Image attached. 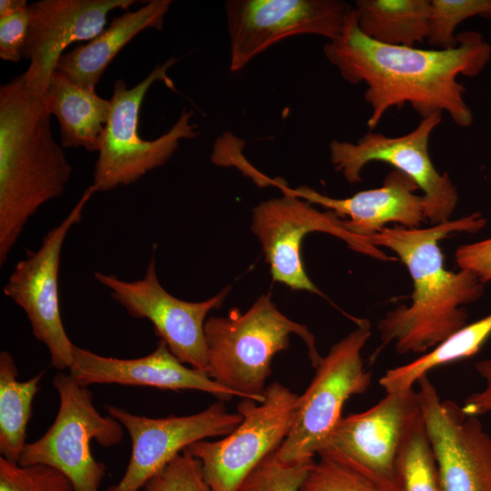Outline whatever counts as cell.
<instances>
[{"instance_id": "f1b7e54d", "label": "cell", "mask_w": 491, "mask_h": 491, "mask_svg": "<svg viewBox=\"0 0 491 491\" xmlns=\"http://www.w3.org/2000/svg\"><path fill=\"white\" fill-rule=\"evenodd\" d=\"M276 451L258 464L237 491H300L315 461L284 463L276 457Z\"/></svg>"}, {"instance_id": "d6986e66", "label": "cell", "mask_w": 491, "mask_h": 491, "mask_svg": "<svg viewBox=\"0 0 491 491\" xmlns=\"http://www.w3.org/2000/svg\"><path fill=\"white\" fill-rule=\"evenodd\" d=\"M69 374L87 386L92 384H118L172 391L198 390L212 394L220 400L237 396L213 380L207 373L186 366L161 339L153 352L132 359L103 356L75 346Z\"/></svg>"}, {"instance_id": "e0dca14e", "label": "cell", "mask_w": 491, "mask_h": 491, "mask_svg": "<svg viewBox=\"0 0 491 491\" xmlns=\"http://www.w3.org/2000/svg\"><path fill=\"white\" fill-rule=\"evenodd\" d=\"M135 0H41L28 6L29 24L23 58L27 90L45 98L52 75L73 43L91 41L107 24L108 15L127 10Z\"/></svg>"}, {"instance_id": "484cf974", "label": "cell", "mask_w": 491, "mask_h": 491, "mask_svg": "<svg viewBox=\"0 0 491 491\" xmlns=\"http://www.w3.org/2000/svg\"><path fill=\"white\" fill-rule=\"evenodd\" d=\"M475 16L491 18V0H431L426 42L436 49L456 45V27Z\"/></svg>"}, {"instance_id": "ba28073f", "label": "cell", "mask_w": 491, "mask_h": 491, "mask_svg": "<svg viewBox=\"0 0 491 491\" xmlns=\"http://www.w3.org/2000/svg\"><path fill=\"white\" fill-rule=\"evenodd\" d=\"M299 396L274 382L266 386L263 402L242 398L237 412L243 418L231 433L185 449L201 463L213 491H237L258 464L277 450L293 426Z\"/></svg>"}, {"instance_id": "836d02e7", "label": "cell", "mask_w": 491, "mask_h": 491, "mask_svg": "<svg viewBox=\"0 0 491 491\" xmlns=\"http://www.w3.org/2000/svg\"><path fill=\"white\" fill-rule=\"evenodd\" d=\"M26 0H1L0 18L13 15L28 8Z\"/></svg>"}, {"instance_id": "1f68e13d", "label": "cell", "mask_w": 491, "mask_h": 491, "mask_svg": "<svg viewBox=\"0 0 491 491\" xmlns=\"http://www.w3.org/2000/svg\"><path fill=\"white\" fill-rule=\"evenodd\" d=\"M455 260L460 269L471 271L483 284L491 281V237L460 246Z\"/></svg>"}, {"instance_id": "277c9868", "label": "cell", "mask_w": 491, "mask_h": 491, "mask_svg": "<svg viewBox=\"0 0 491 491\" xmlns=\"http://www.w3.org/2000/svg\"><path fill=\"white\" fill-rule=\"evenodd\" d=\"M291 335L306 344L316 368L322 356L313 334L282 314L268 295L259 296L244 314L232 308L226 316L205 323L207 374L241 398L263 402L274 356L289 346Z\"/></svg>"}, {"instance_id": "4fadbf2b", "label": "cell", "mask_w": 491, "mask_h": 491, "mask_svg": "<svg viewBox=\"0 0 491 491\" xmlns=\"http://www.w3.org/2000/svg\"><path fill=\"white\" fill-rule=\"evenodd\" d=\"M94 277L127 314L150 321L155 335L183 364L207 373L205 318L212 309L222 306L230 287L202 302L176 298L161 286L154 254L141 279L125 281L100 271Z\"/></svg>"}, {"instance_id": "f546056e", "label": "cell", "mask_w": 491, "mask_h": 491, "mask_svg": "<svg viewBox=\"0 0 491 491\" xmlns=\"http://www.w3.org/2000/svg\"><path fill=\"white\" fill-rule=\"evenodd\" d=\"M145 491H213L204 476L201 463L184 450L154 476Z\"/></svg>"}, {"instance_id": "4dcf8cb0", "label": "cell", "mask_w": 491, "mask_h": 491, "mask_svg": "<svg viewBox=\"0 0 491 491\" xmlns=\"http://www.w3.org/2000/svg\"><path fill=\"white\" fill-rule=\"evenodd\" d=\"M28 24V8L13 15L0 18L1 59L17 63L23 58Z\"/></svg>"}, {"instance_id": "6da1fadb", "label": "cell", "mask_w": 491, "mask_h": 491, "mask_svg": "<svg viewBox=\"0 0 491 491\" xmlns=\"http://www.w3.org/2000/svg\"><path fill=\"white\" fill-rule=\"evenodd\" d=\"M456 40L449 49L381 44L360 31L353 6L341 35L327 41L323 51L344 80L365 84L370 131L390 108L406 103L422 118L446 112L455 124L468 127L473 113L457 77L480 74L490 60L491 46L477 32L459 33Z\"/></svg>"}, {"instance_id": "9c48e42d", "label": "cell", "mask_w": 491, "mask_h": 491, "mask_svg": "<svg viewBox=\"0 0 491 491\" xmlns=\"http://www.w3.org/2000/svg\"><path fill=\"white\" fill-rule=\"evenodd\" d=\"M442 121V113L421 119L415 129L399 136L370 131L356 143L332 140L330 160L349 183L361 182V172L370 162L388 164L409 176L422 190L426 218L431 225L450 220L458 203V192L446 172L435 167L429 140Z\"/></svg>"}, {"instance_id": "9a60e30c", "label": "cell", "mask_w": 491, "mask_h": 491, "mask_svg": "<svg viewBox=\"0 0 491 491\" xmlns=\"http://www.w3.org/2000/svg\"><path fill=\"white\" fill-rule=\"evenodd\" d=\"M106 410L126 429L132 451L121 479L106 491H139L175 456L195 442L226 436L242 421L227 412L222 401L189 416L151 418L107 406Z\"/></svg>"}, {"instance_id": "8992f818", "label": "cell", "mask_w": 491, "mask_h": 491, "mask_svg": "<svg viewBox=\"0 0 491 491\" xmlns=\"http://www.w3.org/2000/svg\"><path fill=\"white\" fill-rule=\"evenodd\" d=\"M53 386L59 396L56 416L40 438L26 444L18 464L49 466L65 475L75 491H100L106 468L93 456L92 441L116 446L123 440L124 426L111 416H102L87 386L70 374H56Z\"/></svg>"}, {"instance_id": "83f0119b", "label": "cell", "mask_w": 491, "mask_h": 491, "mask_svg": "<svg viewBox=\"0 0 491 491\" xmlns=\"http://www.w3.org/2000/svg\"><path fill=\"white\" fill-rule=\"evenodd\" d=\"M0 491H75L62 472L45 465L21 466L0 457Z\"/></svg>"}, {"instance_id": "7a4b0ae2", "label": "cell", "mask_w": 491, "mask_h": 491, "mask_svg": "<svg viewBox=\"0 0 491 491\" xmlns=\"http://www.w3.org/2000/svg\"><path fill=\"white\" fill-rule=\"evenodd\" d=\"M486 225L479 212L426 228L386 226L370 239L396 253L413 283L411 304L382 317L377 328L384 344L394 343L400 355L425 353L467 324L464 306L484 294V285L471 271L447 270L439 246L453 233H477Z\"/></svg>"}, {"instance_id": "7402d4cb", "label": "cell", "mask_w": 491, "mask_h": 491, "mask_svg": "<svg viewBox=\"0 0 491 491\" xmlns=\"http://www.w3.org/2000/svg\"><path fill=\"white\" fill-rule=\"evenodd\" d=\"M360 31L381 44L415 46L426 40L431 0H357Z\"/></svg>"}, {"instance_id": "3957f363", "label": "cell", "mask_w": 491, "mask_h": 491, "mask_svg": "<svg viewBox=\"0 0 491 491\" xmlns=\"http://www.w3.org/2000/svg\"><path fill=\"white\" fill-rule=\"evenodd\" d=\"M51 114L24 74L0 85V266L29 219L61 196L73 168L52 134Z\"/></svg>"}, {"instance_id": "603a6c76", "label": "cell", "mask_w": 491, "mask_h": 491, "mask_svg": "<svg viewBox=\"0 0 491 491\" xmlns=\"http://www.w3.org/2000/svg\"><path fill=\"white\" fill-rule=\"evenodd\" d=\"M43 375L44 371L19 381L12 355L0 353V453L9 461L18 463L27 444V425Z\"/></svg>"}, {"instance_id": "30bf717a", "label": "cell", "mask_w": 491, "mask_h": 491, "mask_svg": "<svg viewBox=\"0 0 491 491\" xmlns=\"http://www.w3.org/2000/svg\"><path fill=\"white\" fill-rule=\"evenodd\" d=\"M251 229L262 245L273 280L292 290L321 295L308 277L301 256L303 239L311 232L333 235L353 250L377 260L396 259L376 247L371 239L352 234L345 219L333 211L322 212L307 201L286 194L263 201L253 209Z\"/></svg>"}, {"instance_id": "d6a6232c", "label": "cell", "mask_w": 491, "mask_h": 491, "mask_svg": "<svg viewBox=\"0 0 491 491\" xmlns=\"http://www.w3.org/2000/svg\"><path fill=\"white\" fill-rule=\"evenodd\" d=\"M475 368L485 382L484 388L467 396L461 407L466 416H479L491 413V359L477 361Z\"/></svg>"}, {"instance_id": "5b68a950", "label": "cell", "mask_w": 491, "mask_h": 491, "mask_svg": "<svg viewBox=\"0 0 491 491\" xmlns=\"http://www.w3.org/2000/svg\"><path fill=\"white\" fill-rule=\"evenodd\" d=\"M177 58L157 65L142 81L129 88L123 79L114 83L111 112L100 141L95 164L93 184L96 192L110 191L135 183L147 172L164 165L178 148L181 140L198 135V125L191 124V110L183 109L174 125L154 140L138 134L139 112L144 98L156 81L175 89L167 76Z\"/></svg>"}, {"instance_id": "52a82bcc", "label": "cell", "mask_w": 491, "mask_h": 491, "mask_svg": "<svg viewBox=\"0 0 491 491\" xmlns=\"http://www.w3.org/2000/svg\"><path fill=\"white\" fill-rule=\"evenodd\" d=\"M370 336V322L361 319L322 358L311 383L299 396L293 426L276 451L281 462L314 461L343 417L346 400L368 389L372 374L364 368L361 352Z\"/></svg>"}, {"instance_id": "8fae6325", "label": "cell", "mask_w": 491, "mask_h": 491, "mask_svg": "<svg viewBox=\"0 0 491 491\" xmlns=\"http://www.w3.org/2000/svg\"><path fill=\"white\" fill-rule=\"evenodd\" d=\"M96 193L91 185L68 215L43 237L36 250H26L3 287L6 297L26 315L35 339L47 348L51 366L69 369L75 345L68 337L60 313L58 275L64 242L71 228L82 220L83 211Z\"/></svg>"}, {"instance_id": "4316f807", "label": "cell", "mask_w": 491, "mask_h": 491, "mask_svg": "<svg viewBox=\"0 0 491 491\" xmlns=\"http://www.w3.org/2000/svg\"><path fill=\"white\" fill-rule=\"evenodd\" d=\"M300 491H394L348 466L319 456L310 467Z\"/></svg>"}, {"instance_id": "ac0fdd59", "label": "cell", "mask_w": 491, "mask_h": 491, "mask_svg": "<svg viewBox=\"0 0 491 491\" xmlns=\"http://www.w3.org/2000/svg\"><path fill=\"white\" fill-rule=\"evenodd\" d=\"M333 211L345 219L346 228L354 235L369 238L388 223L418 227L426 221L424 197L416 193V184L404 173L393 169L377 188L363 190L346 198H334L307 185L291 188L280 178L267 177L266 185Z\"/></svg>"}, {"instance_id": "7c38bea8", "label": "cell", "mask_w": 491, "mask_h": 491, "mask_svg": "<svg viewBox=\"0 0 491 491\" xmlns=\"http://www.w3.org/2000/svg\"><path fill=\"white\" fill-rule=\"evenodd\" d=\"M353 6L341 0H228L225 9L231 72L286 38L314 35L337 39Z\"/></svg>"}, {"instance_id": "5bb4252c", "label": "cell", "mask_w": 491, "mask_h": 491, "mask_svg": "<svg viewBox=\"0 0 491 491\" xmlns=\"http://www.w3.org/2000/svg\"><path fill=\"white\" fill-rule=\"evenodd\" d=\"M420 415L419 396L414 388L386 393L369 409L342 417L318 456L345 464L396 491V458Z\"/></svg>"}, {"instance_id": "2e32d148", "label": "cell", "mask_w": 491, "mask_h": 491, "mask_svg": "<svg viewBox=\"0 0 491 491\" xmlns=\"http://www.w3.org/2000/svg\"><path fill=\"white\" fill-rule=\"evenodd\" d=\"M416 384L442 491H491V436L478 416L441 400L427 375Z\"/></svg>"}, {"instance_id": "cb8c5ba5", "label": "cell", "mask_w": 491, "mask_h": 491, "mask_svg": "<svg viewBox=\"0 0 491 491\" xmlns=\"http://www.w3.org/2000/svg\"><path fill=\"white\" fill-rule=\"evenodd\" d=\"M491 336V313L456 331L426 354L415 360L388 369L379 380L386 393L413 388L420 377L432 369L479 352Z\"/></svg>"}, {"instance_id": "d4e9b609", "label": "cell", "mask_w": 491, "mask_h": 491, "mask_svg": "<svg viewBox=\"0 0 491 491\" xmlns=\"http://www.w3.org/2000/svg\"><path fill=\"white\" fill-rule=\"evenodd\" d=\"M394 474L396 491H442L422 413L413 423L400 446Z\"/></svg>"}, {"instance_id": "ffe728a7", "label": "cell", "mask_w": 491, "mask_h": 491, "mask_svg": "<svg viewBox=\"0 0 491 491\" xmlns=\"http://www.w3.org/2000/svg\"><path fill=\"white\" fill-rule=\"evenodd\" d=\"M171 0H150L135 11L115 17L97 36L59 59L55 71L74 83L94 88L120 50L145 29L162 30Z\"/></svg>"}, {"instance_id": "44dd1931", "label": "cell", "mask_w": 491, "mask_h": 491, "mask_svg": "<svg viewBox=\"0 0 491 491\" xmlns=\"http://www.w3.org/2000/svg\"><path fill=\"white\" fill-rule=\"evenodd\" d=\"M45 103L59 124L64 148L83 147L98 152L111 103L99 96L94 88L79 85L55 71L51 76Z\"/></svg>"}]
</instances>
